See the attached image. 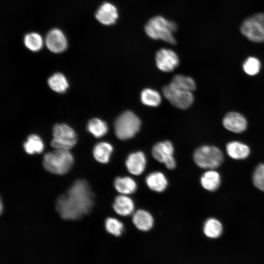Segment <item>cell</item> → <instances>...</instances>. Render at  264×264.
I'll list each match as a JSON object with an SVG mask.
<instances>
[{
  "mask_svg": "<svg viewBox=\"0 0 264 264\" xmlns=\"http://www.w3.org/2000/svg\"><path fill=\"white\" fill-rule=\"evenodd\" d=\"M94 203V194L88 182L78 179L56 202V210L62 218L76 220L89 213Z\"/></svg>",
  "mask_w": 264,
  "mask_h": 264,
  "instance_id": "obj_1",
  "label": "cell"
},
{
  "mask_svg": "<svg viewBox=\"0 0 264 264\" xmlns=\"http://www.w3.org/2000/svg\"><path fill=\"white\" fill-rule=\"evenodd\" d=\"M176 29V22L162 16L152 17L149 20L144 27L146 34L150 38L161 40L171 44L176 43L174 33Z\"/></svg>",
  "mask_w": 264,
  "mask_h": 264,
  "instance_id": "obj_2",
  "label": "cell"
},
{
  "mask_svg": "<svg viewBox=\"0 0 264 264\" xmlns=\"http://www.w3.org/2000/svg\"><path fill=\"white\" fill-rule=\"evenodd\" d=\"M74 159L68 150L55 149L45 154L43 158V166L48 172L56 175L67 173L73 165Z\"/></svg>",
  "mask_w": 264,
  "mask_h": 264,
  "instance_id": "obj_3",
  "label": "cell"
},
{
  "mask_svg": "<svg viewBox=\"0 0 264 264\" xmlns=\"http://www.w3.org/2000/svg\"><path fill=\"white\" fill-rule=\"evenodd\" d=\"M195 163L203 169H215L221 165L224 156L218 147L211 145H203L197 148L193 154Z\"/></svg>",
  "mask_w": 264,
  "mask_h": 264,
  "instance_id": "obj_4",
  "label": "cell"
},
{
  "mask_svg": "<svg viewBox=\"0 0 264 264\" xmlns=\"http://www.w3.org/2000/svg\"><path fill=\"white\" fill-rule=\"evenodd\" d=\"M141 122L132 111H126L115 120L114 124L116 137L120 140H127L134 137L140 129Z\"/></svg>",
  "mask_w": 264,
  "mask_h": 264,
  "instance_id": "obj_5",
  "label": "cell"
},
{
  "mask_svg": "<svg viewBox=\"0 0 264 264\" xmlns=\"http://www.w3.org/2000/svg\"><path fill=\"white\" fill-rule=\"evenodd\" d=\"M240 31L253 42L264 43V13H257L245 19L240 26Z\"/></svg>",
  "mask_w": 264,
  "mask_h": 264,
  "instance_id": "obj_6",
  "label": "cell"
},
{
  "mask_svg": "<svg viewBox=\"0 0 264 264\" xmlns=\"http://www.w3.org/2000/svg\"><path fill=\"white\" fill-rule=\"evenodd\" d=\"M51 145L55 149L69 150L77 142V135L71 127L64 124H56L52 131Z\"/></svg>",
  "mask_w": 264,
  "mask_h": 264,
  "instance_id": "obj_7",
  "label": "cell"
},
{
  "mask_svg": "<svg viewBox=\"0 0 264 264\" xmlns=\"http://www.w3.org/2000/svg\"><path fill=\"white\" fill-rule=\"evenodd\" d=\"M162 92L165 97L179 109H188L194 102V97L192 92L180 90L170 85L164 86Z\"/></svg>",
  "mask_w": 264,
  "mask_h": 264,
  "instance_id": "obj_8",
  "label": "cell"
},
{
  "mask_svg": "<svg viewBox=\"0 0 264 264\" xmlns=\"http://www.w3.org/2000/svg\"><path fill=\"white\" fill-rule=\"evenodd\" d=\"M174 148L172 143L168 140L159 142L153 147L152 154L157 161L163 163L170 170L174 169L176 162L173 156Z\"/></svg>",
  "mask_w": 264,
  "mask_h": 264,
  "instance_id": "obj_9",
  "label": "cell"
},
{
  "mask_svg": "<svg viewBox=\"0 0 264 264\" xmlns=\"http://www.w3.org/2000/svg\"><path fill=\"white\" fill-rule=\"evenodd\" d=\"M155 61L157 67L160 70L167 72L174 70L179 62L176 53L168 48L159 49L156 53Z\"/></svg>",
  "mask_w": 264,
  "mask_h": 264,
  "instance_id": "obj_10",
  "label": "cell"
},
{
  "mask_svg": "<svg viewBox=\"0 0 264 264\" xmlns=\"http://www.w3.org/2000/svg\"><path fill=\"white\" fill-rule=\"evenodd\" d=\"M222 125L227 130L234 133H242L247 128L248 123L245 117L237 111L227 113L222 119Z\"/></svg>",
  "mask_w": 264,
  "mask_h": 264,
  "instance_id": "obj_11",
  "label": "cell"
},
{
  "mask_svg": "<svg viewBox=\"0 0 264 264\" xmlns=\"http://www.w3.org/2000/svg\"><path fill=\"white\" fill-rule=\"evenodd\" d=\"M146 165V156L141 151H137L130 154L125 161V165L128 171L134 176L141 175L144 172Z\"/></svg>",
  "mask_w": 264,
  "mask_h": 264,
  "instance_id": "obj_12",
  "label": "cell"
},
{
  "mask_svg": "<svg viewBox=\"0 0 264 264\" xmlns=\"http://www.w3.org/2000/svg\"><path fill=\"white\" fill-rule=\"evenodd\" d=\"M45 44L50 51L58 53L66 49L67 43L64 33L60 29L54 28L47 33Z\"/></svg>",
  "mask_w": 264,
  "mask_h": 264,
  "instance_id": "obj_13",
  "label": "cell"
},
{
  "mask_svg": "<svg viewBox=\"0 0 264 264\" xmlns=\"http://www.w3.org/2000/svg\"><path fill=\"white\" fill-rule=\"evenodd\" d=\"M119 15L116 7L110 2H104L97 9L95 18L102 24L111 25L116 22Z\"/></svg>",
  "mask_w": 264,
  "mask_h": 264,
  "instance_id": "obj_14",
  "label": "cell"
},
{
  "mask_svg": "<svg viewBox=\"0 0 264 264\" xmlns=\"http://www.w3.org/2000/svg\"><path fill=\"white\" fill-rule=\"evenodd\" d=\"M134 203L128 195H120L117 196L113 204L115 212L121 216H129L134 213Z\"/></svg>",
  "mask_w": 264,
  "mask_h": 264,
  "instance_id": "obj_15",
  "label": "cell"
},
{
  "mask_svg": "<svg viewBox=\"0 0 264 264\" xmlns=\"http://www.w3.org/2000/svg\"><path fill=\"white\" fill-rule=\"evenodd\" d=\"M132 220L134 226L142 231L150 230L154 223V219L152 214L143 209H139L134 212Z\"/></svg>",
  "mask_w": 264,
  "mask_h": 264,
  "instance_id": "obj_16",
  "label": "cell"
},
{
  "mask_svg": "<svg viewBox=\"0 0 264 264\" xmlns=\"http://www.w3.org/2000/svg\"><path fill=\"white\" fill-rule=\"evenodd\" d=\"M145 182L149 189L158 193L164 191L168 184L165 175L158 171L152 172L147 175Z\"/></svg>",
  "mask_w": 264,
  "mask_h": 264,
  "instance_id": "obj_17",
  "label": "cell"
},
{
  "mask_svg": "<svg viewBox=\"0 0 264 264\" xmlns=\"http://www.w3.org/2000/svg\"><path fill=\"white\" fill-rule=\"evenodd\" d=\"M226 151L231 158L237 160L247 158L250 153V148L246 144L238 141L228 143Z\"/></svg>",
  "mask_w": 264,
  "mask_h": 264,
  "instance_id": "obj_18",
  "label": "cell"
},
{
  "mask_svg": "<svg viewBox=\"0 0 264 264\" xmlns=\"http://www.w3.org/2000/svg\"><path fill=\"white\" fill-rule=\"evenodd\" d=\"M114 187L121 195H128L134 193L137 189V183L131 177L119 176L114 180Z\"/></svg>",
  "mask_w": 264,
  "mask_h": 264,
  "instance_id": "obj_19",
  "label": "cell"
},
{
  "mask_svg": "<svg viewBox=\"0 0 264 264\" xmlns=\"http://www.w3.org/2000/svg\"><path fill=\"white\" fill-rule=\"evenodd\" d=\"M200 181L204 189L207 191H214L220 185V176L219 173L214 169H210L201 176Z\"/></svg>",
  "mask_w": 264,
  "mask_h": 264,
  "instance_id": "obj_20",
  "label": "cell"
},
{
  "mask_svg": "<svg viewBox=\"0 0 264 264\" xmlns=\"http://www.w3.org/2000/svg\"><path fill=\"white\" fill-rule=\"evenodd\" d=\"M113 150V147L110 143L101 142L94 146L93 154L98 162L105 164L109 161Z\"/></svg>",
  "mask_w": 264,
  "mask_h": 264,
  "instance_id": "obj_21",
  "label": "cell"
},
{
  "mask_svg": "<svg viewBox=\"0 0 264 264\" xmlns=\"http://www.w3.org/2000/svg\"><path fill=\"white\" fill-rule=\"evenodd\" d=\"M169 85L176 88L187 91L192 92L196 88V84L193 78L180 74L175 75Z\"/></svg>",
  "mask_w": 264,
  "mask_h": 264,
  "instance_id": "obj_22",
  "label": "cell"
},
{
  "mask_svg": "<svg viewBox=\"0 0 264 264\" xmlns=\"http://www.w3.org/2000/svg\"><path fill=\"white\" fill-rule=\"evenodd\" d=\"M203 230L204 234L208 238L216 239L221 235L223 227L219 220L215 218H209L205 221Z\"/></svg>",
  "mask_w": 264,
  "mask_h": 264,
  "instance_id": "obj_23",
  "label": "cell"
},
{
  "mask_svg": "<svg viewBox=\"0 0 264 264\" xmlns=\"http://www.w3.org/2000/svg\"><path fill=\"white\" fill-rule=\"evenodd\" d=\"M23 148L29 154L41 153L44 149V144L41 137L35 134L30 135L23 144Z\"/></svg>",
  "mask_w": 264,
  "mask_h": 264,
  "instance_id": "obj_24",
  "label": "cell"
},
{
  "mask_svg": "<svg viewBox=\"0 0 264 264\" xmlns=\"http://www.w3.org/2000/svg\"><path fill=\"white\" fill-rule=\"evenodd\" d=\"M48 84L53 91L58 93L65 92L68 87L66 77L61 73H56L50 77Z\"/></svg>",
  "mask_w": 264,
  "mask_h": 264,
  "instance_id": "obj_25",
  "label": "cell"
},
{
  "mask_svg": "<svg viewBox=\"0 0 264 264\" xmlns=\"http://www.w3.org/2000/svg\"><path fill=\"white\" fill-rule=\"evenodd\" d=\"M87 129L93 136L99 138L107 133L108 127L105 121L95 118L89 121L87 125Z\"/></svg>",
  "mask_w": 264,
  "mask_h": 264,
  "instance_id": "obj_26",
  "label": "cell"
},
{
  "mask_svg": "<svg viewBox=\"0 0 264 264\" xmlns=\"http://www.w3.org/2000/svg\"><path fill=\"white\" fill-rule=\"evenodd\" d=\"M142 103L150 107H157L161 103V97L156 90L151 88H145L141 93Z\"/></svg>",
  "mask_w": 264,
  "mask_h": 264,
  "instance_id": "obj_27",
  "label": "cell"
},
{
  "mask_svg": "<svg viewBox=\"0 0 264 264\" xmlns=\"http://www.w3.org/2000/svg\"><path fill=\"white\" fill-rule=\"evenodd\" d=\"M261 68V61L254 56L247 57L242 64L243 70L249 76H255L258 74L260 71Z\"/></svg>",
  "mask_w": 264,
  "mask_h": 264,
  "instance_id": "obj_28",
  "label": "cell"
},
{
  "mask_svg": "<svg viewBox=\"0 0 264 264\" xmlns=\"http://www.w3.org/2000/svg\"><path fill=\"white\" fill-rule=\"evenodd\" d=\"M24 43L30 50L38 51L42 47L43 42L40 35L33 32L28 33L24 36Z\"/></svg>",
  "mask_w": 264,
  "mask_h": 264,
  "instance_id": "obj_29",
  "label": "cell"
},
{
  "mask_svg": "<svg viewBox=\"0 0 264 264\" xmlns=\"http://www.w3.org/2000/svg\"><path fill=\"white\" fill-rule=\"evenodd\" d=\"M106 230L115 236H120L124 231L123 223L115 218L109 217L105 220Z\"/></svg>",
  "mask_w": 264,
  "mask_h": 264,
  "instance_id": "obj_30",
  "label": "cell"
},
{
  "mask_svg": "<svg viewBox=\"0 0 264 264\" xmlns=\"http://www.w3.org/2000/svg\"><path fill=\"white\" fill-rule=\"evenodd\" d=\"M252 180L256 188L264 191V164H260L255 168L252 176Z\"/></svg>",
  "mask_w": 264,
  "mask_h": 264,
  "instance_id": "obj_31",
  "label": "cell"
},
{
  "mask_svg": "<svg viewBox=\"0 0 264 264\" xmlns=\"http://www.w3.org/2000/svg\"><path fill=\"white\" fill-rule=\"evenodd\" d=\"M0 213H1L3 210V205H2V202L1 200L0 201Z\"/></svg>",
  "mask_w": 264,
  "mask_h": 264,
  "instance_id": "obj_32",
  "label": "cell"
}]
</instances>
